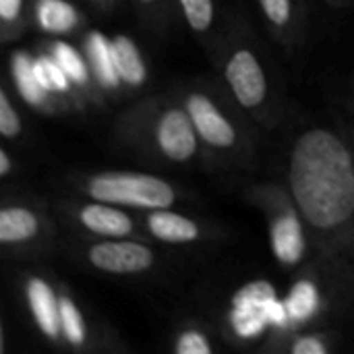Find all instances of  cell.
<instances>
[{"instance_id": "cell-1", "label": "cell", "mask_w": 354, "mask_h": 354, "mask_svg": "<svg viewBox=\"0 0 354 354\" xmlns=\"http://www.w3.org/2000/svg\"><path fill=\"white\" fill-rule=\"evenodd\" d=\"M288 193L317 247L340 255L354 247V145L330 124L305 127L292 139Z\"/></svg>"}, {"instance_id": "cell-2", "label": "cell", "mask_w": 354, "mask_h": 354, "mask_svg": "<svg viewBox=\"0 0 354 354\" xmlns=\"http://www.w3.org/2000/svg\"><path fill=\"white\" fill-rule=\"evenodd\" d=\"M118 135L147 158L187 166L201 158V139L180 100L147 97L118 118Z\"/></svg>"}, {"instance_id": "cell-3", "label": "cell", "mask_w": 354, "mask_h": 354, "mask_svg": "<svg viewBox=\"0 0 354 354\" xmlns=\"http://www.w3.org/2000/svg\"><path fill=\"white\" fill-rule=\"evenodd\" d=\"M79 191L89 199L112 203L124 209H162L172 207L178 199L174 185L166 178L145 172L108 170L89 174L81 180Z\"/></svg>"}, {"instance_id": "cell-4", "label": "cell", "mask_w": 354, "mask_h": 354, "mask_svg": "<svg viewBox=\"0 0 354 354\" xmlns=\"http://www.w3.org/2000/svg\"><path fill=\"white\" fill-rule=\"evenodd\" d=\"M222 56V79L236 106L266 120L272 108V83L257 50L247 39H232Z\"/></svg>"}, {"instance_id": "cell-5", "label": "cell", "mask_w": 354, "mask_h": 354, "mask_svg": "<svg viewBox=\"0 0 354 354\" xmlns=\"http://www.w3.org/2000/svg\"><path fill=\"white\" fill-rule=\"evenodd\" d=\"M178 100L187 108L193 127L207 149L214 153L234 156L245 147L247 141L243 139L236 116L214 91L205 87H191L180 91Z\"/></svg>"}, {"instance_id": "cell-6", "label": "cell", "mask_w": 354, "mask_h": 354, "mask_svg": "<svg viewBox=\"0 0 354 354\" xmlns=\"http://www.w3.org/2000/svg\"><path fill=\"white\" fill-rule=\"evenodd\" d=\"M255 199L268 212L270 247L276 261L284 268L301 266L307 255V226L288 189L272 185L257 187Z\"/></svg>"}, {"instance_id": "cell-7", "label": "cell", "mask_w": 354, "mask_h": 354, "mask_svg": "<svg viewBox=\"0 0 354 354\" xmlns=\"http://www.w3.org/2000/svg\"><path fill=\"white\" fill-rule=\"evenodd\" d=\"M87 263L104 274L112 276H137L153 268L156 255L151 247L131 239H106L95 241L85 249Z\"/></svg>"}, {"instance_id": "cell-8", "label": "cell", "mask_w": 354, "mask_h": 354, "mask_svg": "<svg viewBox=\"0 0 354 354\" xmlns=\"http://www.w3.org/2000/svg\"><path fill=\"white\" fill-rule=\"evenodd\" d=\"M73 220L79 228L97 239H129L137 230V222L124 207L95 199L79 203L73 212Z\"/></svg>"}, {"instance_id": "cell-9", "label": "cell", "mask_w": 354, "mask_h": 354, "mask_svg": "<svg viewBox=\"0 0 354 354\" xmlns=\"http://www.w3.org/2000/svg\"><path fill=\"white\" fill-rule=\"evenodd\" d=\"M25 303L41 336L50 342H60V295L54 286L41 276H29L25 280Z\"/></svg>"}, {"instance_id": "cell-10", "label": "cell", "mask_w": 354, "mask_h": 354, "mask_svg": "<svg viewBox=\"0 0 354 354\" xmlns=\"http://www.w3.org/2000/svg\"><path fill=\"white\" fill-rule=\"evenodd\" d=\"M8 71H10V79H12V85L19 93V97L39 110V112H46V114H54V112H62L68 104L58 100L56 95L48 93L35 73H33V56L25 50H15L10 54V60H8Z\"/></svg>"}, {"instance_id": "cell-11", "label": "cell", "mask_w": 354, "mask_h": 354, "mask_svg": "<svg viewBox=\"0 0 354 354\" xmlns=\"http://www.w3.org/2000/svg\"><path fill=\"white\" fill-rule=\"evenodd\" d=\"M145 232L166 245H191L203 239V230L197 220L174 212L172 207L151 209L143 218Z\"/></svg>"}, {"instance_id": "cell-12", "label": "cell", "mask_w": 354, "mask_h": 354, "mask_svg": "<svg viewBox=\"0 0 354 354\" xmlns=\"http://www.w3.org/2000/svg\"><path fill=\"white\" fill-rule=\"evenodd\" d=\"M83 54L89 62L95 87L106 93H118L124 89L112 54V37L97 29H89L83 37Z\"/></svg>"}, {"instance_id": "cell-13", "label": "cell", "mask_w": 354, "mask_h": 354, "mask_svg": "<svg viewBox=\"0 0 354 354\" xmlns=\"http://www.w3.org/2000/svg\"><path fill=\"white\" fill-rule=\"evenodd\" d=\"M44 230L41 216L23 203H6L0 209V243L4 247H21L39 239Z\"/></svg>"}, {"instance_id": "cell-14", "label": "cell", "mask_w": 354, "mask_h": 354, "mask_svg": "<svg viewBox=\"0 0 354 354\" xmlns=\"http://www.w3.org/2000/svg\"><path fill=\"white\" fill-rule=\"evenodd\" d=\"M112 54L122 87L129 91L143 89L149 79V68L137 41L131 35L116 33L112 35Z\"/></svg>"}, {"instance_id": "cell-15", "label": "cell", "mask_w": 354, "mask_h": 354, "mask_svg": "<svg viewBox=\"0 0 354 354\" xmlns=\"http://www.w3.org/2000/svg\"><path fill=\"white\" fill-rule=\"evenodd\" d=\"M33 23L48 35L64 37L81 27L83 15L68 0H33Z\"/></svg>"}, {"instance_id": "cell-16", "label": "cell", "mask_w": 354, "mask_h": 354, "mask_svg": "<svg viewBox=\"0 0 354 354\" xmlns=\"http://www.w3.org/2000/svg\"><path fill=\"white\" fill-rule=\"evenodd\" d=\"M284 305L288 311L290 328H297L313 322L319 315L324 307V297L313 278H299L284 297Z\"/></svg>"}, {"instance_id": "cell-17", "label": "cell", "mask_w": 354, "mask_h": 354, "mask_svg": "<svg viewBox=\"0 0 354 354\" xmlns=\"http://www.w3.org/2000/svg\"><path fill=\"white\" fill-rule=\"evenodd\" d=\"M48 52L64 68V73L68 75V79L73 81L77 91H89L95 85L85 54L79 48H75L71 41H66V39H52L48 44Z\"/></svg>"}, {"instance_id": "cell-18", "label": "cell", "mask_w": 354, "mask_h": 354, "mask_svg": "<svg viewBox=\"0 0 354 354\" xmlns=\"http://www.w3.org/2000/svg\"><path fill=\"white\" fill-rule=\"evenodd\" d=\"M33 73H35L39 85L48 93L56 95L62 102H66V97H73L75 91H77V87L73 85V81L68 79L64 68L58 64V60L48 50L37 54V56H33Z\"/></svg>"}, {"instance_id": "cell-19", "label": "cell", "mask_w": 354, "mask_h": 354, "mask_svg": "<svg viewBox=\"0 0 354 354\" xmlns=\"http://www.w3.org/2000/svg\"><path fill=\"white\" fill-rule=\"evenodd\" d=\"M228 324L232 334L245 342L259 340L261 336L268 334V330H272L266 309H255V307H230Z\"/></svg>"}, {"instance_id": "cell-20", "label": "cell", "mask_w": 354, "mask_h": 354, "mask_svg": "<svg viewBox=\"0 0 354 354\" xmlns=\"http://www.w3.org/2000/svg\"><path fill=\"white\" fill-rule=\"evenodd\" d=\"M60 326H62V340L71 348H83L85 346L87 322H85L79 305L66 292H60Z\"/></svg>"}, {"instance_id": "cell-21", "label": "cell", "mask_w": 354, "mask_h": 354, "mask_svg": "<svg viewBox=\"0 0 354 354\" xmlns=\"http://www.w3.org/2000/svg\"><path fill=\"white\" fill-rule=\"evenodd\" d=\"M185 23L195 35H207L216 23V0H176Z\"/></svg>"}, {"instance_id": "cell-22", "label": "cell", "mask_w": 354, "mask_h": 354, "mask_svg": "<svg viewBox=\"0 0 354 354\" xmlns=\"http://www.w3.org/2000/svg\"><path fill=\"white\" fill-rule=\"evenodd\" d=\"M261 15L270 23V27L286 35L295 29V19H297V4L295 0H257Z\"/></svg>"}, {"instance_id": "cell-23", "label": "cell", "mask_w": 354, "mask_h": 354, "mask_svg": "<svg viewBox=\"0 0 354 354\" xmlns=\"http://www.w3.org/2000/svg\"><path fill=\"white\" fill-rule=\"evenodd\" d=\"M278 297L276 286L270 280H251L245 286H241L232 299L230 307H255V309H266L272 299Z\"/></svg>"}, {"instance_id": "cell-24", "label": "cell", "mask_w": 354, "mask_h": 354, "mask_svg": "<svg viewBox=\"0 0 354 354\" xmlns=\"http://www.w3.org/2000/svg\"><path fill=\"white\" fill-rule=\"evenodd\" d=\"M23 133V122H21V116L8 95V89L2 87L0 89V135L6 139V141H15L19 139Z\"/></svg>"}, {"instance_id": "cell-25", "label": "cell", "mask_w": 354, "mask_h": 354, "mask_svg": "<svg viewBox=\"0 0 354 354\" xmlns=\"http://www.w3.org/2000/svg\"><path fill=\"white\" fill-rule=\"evenodd\" d=\"M174 353L176 354H212L214 353V344L209 342V338L197 330V328H187L183 330L176 340H174Z\"/></svg>"}, {"instance_id": "cell-26", "label": "cell", "mask_w": 354, "mask_h": 354, "mask_svg": "<svg viewBox=\"0 0 354 354\" xmlns=\"http://www.w3.org/2000/svg\"><path fill=\"white\" fill-rule=\"evenodd\" d=\"M23 17H25V0H0V23H2L4 39L21 31Z\"/></svg>"}, {"instance_id": "cell-27", "label": "cell", "mask_w": 354, "mask_h": 354, "mask_svg": "<svg viewBox=\"0 0 354 354\" xmlns=\"http://www.w3.org/2000/svg\"><path fill=\"white\" fill-rule=\"evenodd\" d=\"M290 353L292 354H328L330 353V344L326 342V338L315 336V334H307V336H299L292 340L290 344Z\"/></svg>"}, {"instance_id": "cell-28", "label": "cell", "mask_w": 354, "mask_h": 354, "mask_svg": "<svg viewBox=\"0 0 354 354\" xmlns=\"http://www.w3.org/2000/svg\"><path fill=\"white\" fill-rule=\"evenodd\" d=\"M12 172V160L6 149H0V176L6 178Z\"/></svg>"}, {"instance_id": "cell-29", "label": "cell", "mask_w": 354, "mask_h": 354, "mask_svg": "<svg viewBox=\"0 0 354 354\" xmlns=\"http://www.w3.org/2000/svg\"><path fill=\"white\" fill-rule=\"evenodd\" d=\"M137 2V6H141L143 10H147V12H156L160 6H162V2L164 0H135Z\"/></svg>"}, {"instance_id": "cell-30", "label": "cell", "mask_w": 354, "mask_h": 354, "mask_svg": "<svg viewBox=\"0 0 354 354\" xmlns=\"http://www.w3.org/2000/svg\"><path fill=\"white\" fill-rule=\"evenodd\" d=\"M93 6H97V8H108L110 4H112V0H89Z\"/></svg>"}, {"instance_id": "cell-31", "label": "cell", "mask_w": 354, "mask_h": 354, "mask_svg": "<svg viewBox=\"0 0 354 354\" xmlns=\"http://www.w3.org/2000/svg\"><path fill=\"white\" fill-rule=\"evenodd\" d=\"M330 2H332V0H330Z\"/></svg>"}]
</instances>
